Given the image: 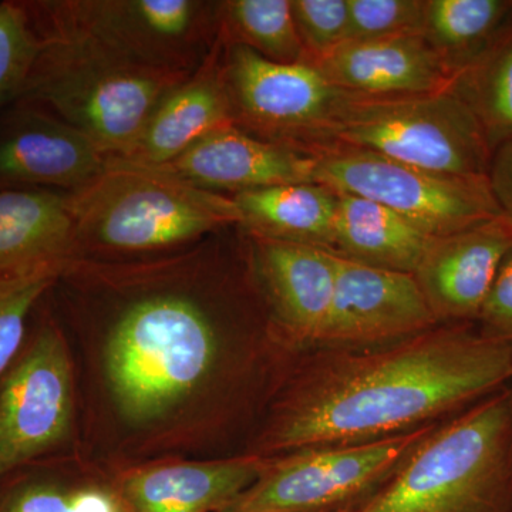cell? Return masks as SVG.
<instances>
[{
    "mask_svg": "<svg viewBox=\"0 0 512 512\" xmlns=\"http://www.w3.org/2000/svg\"><path fill=\"white\" fill-rule=\"evenodd\" d=\"M512 377V343L436 328L392 345L323 349L282 407L275 451L369 443L436 424Z\"/></svg>",
    "mask_w": 512,
    "mask_h": 512,
    "instance_id": "1",
    "label": "cell"
},
{
    "mask_svg": "<svg viewBox=\"0 0 512 512\" xmlns=\"http://www.w3.org/2000/svg\"><path fill=\"white\" fill-rule=\"evenodd\" d=\"M99 266L123 293L106 345L114 400L127 420L148 423L210 376L220 348L217 312L181 284L183 256L134 269Z\"/></svg>",
    "mask_w": 512,
    "mask_h": 512,
    "instance_id": "2",
    "label": "cell"
},
{
    "mask_svg": "<svg viewBox=\"0 0 512 512\" xmlns=\"http://www.w3.org/2000/svg\"><path fill=\"white\" fill-rule=\"evenodd\" d=\"M35 28L42 47L20 99L76 128L107 160L123 154L158 103L191 77L134 62L92 37Z\"/></svg>",
    "mask_w": 512,
    "mask_h": 512,
    "instance_id": "3",
    "label": "cell"
},
{
    "mask_svg": "<svg viewBox=\"0 0 512 512\" xmlns=\"http://www.w3.org/2000/svg\"><path fill=\"white\" fill-rule=\"evenodd\" d=\"M72 259L87 252L144 255L200 244L241 224L231 195L202 190L154 168L107 163L94 183L69 192Z\"/></svg>",
    "mask_w": 512,
    "mask_h": 512,
    "instance_id": "4",
    "label": "cell"
},
{
    "mask_svg": "<svg viewBox=\"0 0 512 512\" xmlns=\"http://www.w3.org/2000/svg\"><path fill=\"white\" fill-rule=\"evenodd\" d=\"M512 473V394L433 430L356 512H490Z\"/></svg>",
    "mask_w": 512,
    "mask_h": 512,
    "instance_id": "5",
    "label": "cell"
},
{
    "mask_svg": "<svg viewBox=\"0 0 512 512\" xmlns=\"http://www.w3.org/2000/svg\"><path fill=\"white\" fill-rule=\"evenodd\" d=\"M333 143L458 177H488L493 158L476 117L450 90L393 97L352 94L330 128L326 146Z\"/></svg>",
    "mask_w": 512,
    "mask_h": 512,
    "instance_id": "6",
    "label": "cell"
},
{
    "mask_svg": "<svg viewBox=\"0 0 512 512\" xmlns=\"http://www.w3.org/2000/svg\"><path fill=\"white\" fill-rule=\"evenodd\" d=\"M28 6L42 28L92 37L127 59L171 72H197L220 36V2L53 0Z\"/></svg>",
    "mask_w": 512,
    "mask_h": 512,
    "instance_id": "7",
    "label": "cell"
},
{
    "mask_svg": "<svg viewBox=\"0 0 512 512\" xmlns=\"http://www.w3.org/2000/svg\"><path fill=\"white\" fill-rule=\"evenodd\" d=\"M311 156L315 183L379 202L434 238L504 214L488 177L436 173L338 143L316 148Z\"/></svg>",
    "mask_w": 512,
    "mask_h": 512,
    "instance_id": "8",
    "label": "cell"
},
{
    "mask_svg": "<svg viewBox=\"0 0 512 512\" xmlns=\"http://www.w3.org/2000/svg\"><path fill=\"white\" fill-rule=\"evenodd\" d=\"M221 66L234 126L306 154L329 143L340 109L355 94L313 64L272 62L241 45L222 42Z\"/></svg>",
    "mask_w": 512,
    "mask_h": 512,
    "instance_id": "9",
    "label": "cell"
},
{
    "mask_svg": "<svg viewBox=\"0 0 512 512\" xmlns=\"http://www.w3.org/2000/svg\"><path fill=\"white\" fill-rule=\"evenodd\" d=\"M436 424L400 436L293 451L221 512H323L390 478Z\"/></svg>",
    "mask_w": 512,
    "mask_h": 512,
    "instance_id": "10",
    "label": "cell"
},
{
    "mask_svg": "<svg viewBox=\"0 0 512 512\" xmlns=\"http://www.w3.org/2000/svg\"><path fill=\"white\" fill-rule=\"evenodd\" d=\"M72 416L66 342L47 326L15 357L0 384V478L62 443Z\"/></svg>",
    "mask_w": 512,
    "mask_h": 512,
    "instance_id": "11",
    "label": "cell"
},
{
    "mask_svg": "<svg viewBox=\"0 0 512 512\" xmlns=\"http://www.w3.org/2000/svg\"><path fill=\"white\" fill-rule=\"evenodd\" d=\"M336 256L335 293L318 348H377L440 325L414 275Z\"/></svg>",
    "mask_w": 512,
    "mask_h": 512,
    "instance_id": "12",
    "label": "cell"
},
{
    "mask_svg": "<svg viewBox=\"0 0 512 512\" xmlns=\"http://www.w3.org/2000/svg\"><path fill=\"white\" fill-rule=\"evenodd\" d=\"M154 170L205 191L234 195L275 185L315 183L316 160L232 124L212 131L180 157Z\"/></svg>",
    "mask_w": 512,
    "mask_h": 512,
    "instance_id": "13",
    "label": "cell"
},
{
    "mask_svg": "<svg viewBox=\"0 0 512 512\" xmlns=\"http://www.w3.org/2000/svg\"><path fill=\"white\" fill-rule=\"evenodd\" d=\"M512 249V220L503 214L439 238L414 272L439 323L478 318L501 262Z\"/></svg>",
    "mask_w": 512,
    "mask_h": 512,
    "instance_id": "14",
    "label": "cell"
},
{
    "mask_svg": "<svg viewBox=\"0 0 512 512\" xmlns=\"http://www.w3.org/2000/svg\"><path fill=\"white\" fill-rule=\"evenodd\" d=\"M247 235L255 281L296 342L316 346L336 284L338 256L326 249Z\"/></svg>",
    "mask_w": 512,
    "mask_h": 512,
    "instance_id": "15",
    "label": "cell"
},
{
    "mask_svg": "<svg viewBox=\"0 0 512 512\" xmlns=\"http://www.w3.org/2000/svg\"><path fill=\"white\" fill-rule=\"evenodd\" d=\"M222 42L200 69L158 103L140 134L107 163L157 168L171 163L212 131L234 124L221 66Z\"/></svg>",
    "mask_w": 512,
    "mask_h": 512,
    "instance_id": "16",
    "label": "cell"
},
{
    "mask_svg": "<svg viewBox=\"0 0 512 512\" xmlns=\"http://www.w3.org/2000/svg\"><path fill=\"white\" fill-rule=\"evenodd\" d=\"M30 109L0 138V187L77 192L106 171L107 158L89 138L45 110Z\"/></svg>",
    "mask_w": 512,
    "mask_h": 512,
    "instance_id": "17",
    "label": "cell"
},
{
    "mask_svg": "<svg viewBox=\"0 0 512 512\" xmlns=\"http://www.w3.org/2000/svg\"><path fill=\"white\" fill-rule=\"evenodd\" d=\"M313 66L339 89L359 96L444 92L453 82L423 33L346 42Z\"/></svg>",
    "mask_w": 512,
    "mask_h": 512,
    "instance_id": "18",
    "label": "cell"
},
{
    "mask_svg": "<svg viewBox=\"0 0 512 512\" xmlns=\"http://www.w3.org/2000/svg\"><path fill=\"white\" fill-rule=\"evenodd\" d=\"M266 466L264 458L251 456L137 471L123 484L127 511L221 512L258 480Z\"/></svg>",
    "mask_w": 512,
    "mask_h": 512,
    "instance_id": "19",
    "label": "cell"
},
{
    "mask_svg": "<svg viewBox=\"0 0 512 512\" xmlns=\"http://www.w3.org/2000/svg\"><path fill=\"white\" fill-rule=\"evenodd\" d=\"M72 247L69 192L0 191V275L62 266Z\"/></svg>",
    "mask_w": 512,
    "mask_h": 512,
    "instance_id": "20",
    "label": "cell"
},
{
    "mask_svg": "<svg viewBox=\"0 0 512 512\" xmlns=\"http://www.w3.org/2000/svg\"><path fill=\"white\" fill-rule=\"evenodd\" d=\"M336 191V190H335ZM338 192L332 252L359 264L412 274L436 239L396 212L359 195Z\"/></svg>",
    "mask_w": 512,
    "mask_h": 512,
    "instance_id": "21",
    "label": "cell"
},
{
    "mask_svg": "<svg viewBox=\"0 0 512 512\" xmlns=\"http://www.w3.org/2000/svg\"><path fill=\"white\" fill-rule=\"evenodd\" d=\"M245 234L332 252L338 192L318 183L285 184L231 195Z\"/></svg>",
    "mask_w": 512,
    "mask_h": 512,
    "instance_id": "22",
    "label": "cell"
},
{
    "mask_svg": "<svg viewBox=\"0 0 512 512\" xmlns=\"http://www.w3.org/2000/svg\"><path fill=\"white\" fill-rule=\"evenodd\" d=\"M511 25V0H426L424 6V39L453 77L483 56Z\"/></svg>",
    "mask_w": 512,
    "mask_h": 512,
    "instance_id": "23",
    "label": "cell"
},
{
    "mask_svg": "<svg viewBox=\"0 0 512 512\" xmlns=\"http://www.w3.org/2000/svg\"><path fill=\"white\" fill-rule=\"evenodd\" d=\"M451 93L466 104L491 151L512 138V25L483 56L453 77Z\"/></svg>",
    "mask_w": 512,
    "mask_h": 512,
    "instance_id": "24",
    "label": "cell"
},
{
    "mask_svg": "<svg viewBox=\"0 0 512 512\" xmlns=\"http://www.w3.org/2000/svg\"><path fill=\"white\" fill-rule=\"evenodd\" d=\"M220 39L276 63H309L293 22L291 0H225L218 6Z\"/></svg>",
    "mask_w": 512,
    "mask_h": 512,
    "instance_id": "25",
    "label": "cell"
},
{
    "mask_svg": "<svg viewBox=\"0 0 512 512\" xmlns=\"http://www.w3.org/2000/svg\"><path fill=\"white\" fill-rule=\"evenodd\" d=\"M66 264L23 274L0 275V375L18 356L30 312L56 285Z\"/></svg>",
    "mask_w": 512,
    "mask_h": 512,
    "instance_id": "26",
    "label": "cell"
},
{
    "mask_svg": "<svg viewBox=\"0 0 512 512\" xmlns=\"http://www.w3.org/2000/svg\"><path fill=\"white\" fill-rule=\"evenodd\" d=\"M40 47L28 2L0 3V104L20 97Z\"/></svg>",
    "mask_w": 512,
    "mask_h": 512,
    "instance_id": "27",
    "label": "cell"
},
{
    "mask_svg": "<svg viewBox=\"0 0 512 512\" xmlns=\"http://www.w3.org/2000/svg\"><path fill=\"white\" fill-rule=\"evenodd\" d=\"M426 0H348V42L423 33Z\"/></svg>",
    "mask_w": 512,
    "mask_h": 512,
    "instance_id": "28",
    "label": "cell"
},
{
    "mask_svg": "<svg viewBox=\"0 0 512 512\" xmlns=\"http://www.w3.org/2000/svg\"><path fill=\"white\" fill-rule=\"evenodd\" d=\"M291 9L309 64L348 42V0H291Z\"/></svg>",
    "mask_w": 512,
    "mask_h": 512,
    "instance_id": "29",
    "label": "cell"
},
{
    "mask_svg": "<svg viewBox=\"0 0 512 512\" xmlns=\"http://www.w3.org/2000/svg\"><path fill=\"white\" fill-rule=\"evenodd\" d=\"M485 335L512 343V249L505 255L478 318Z\"/></svg>",
    "mask_w": 512,
    "mask_h": 512,
    "instance_id": "30",
    "label": "cell"
},
{
    "mask_svg": "<svg viewBox=\"0 0 512 512\" xmlns=\"http://www.w3.org/2000/svg\"><path fill=\"white\" fill-rule=\"evenodd\" d=\"M0 512H72L70 494L53 484H26L0 501Z\"/></svg>",
    "mask_w": 512,
    "mask_h": 512,
    "instance_id": "31",
    "label": "cell"
},
{
    "mask_svg": "<svg viewBox=\"0 0 512 512\" xmlns=\"http://www.w3.org/2000/svg\"><path fill=\"white\" fill-rule=\"evenodd\" d=\"M488 180L501 211L512 220V138L494 151Z\"/></svg>",
    "mask_w": 512,
    "mask_h": 512,
    "instance_id": "32",
    "label": "cell"
},
{
    "mask_svg": "<svg viewBox=\"0 0 512 512\" xmlns=\"http://www.w3.org/2000/svg\"><path fill=\"white\" fill-rule=\"evenodd\" d=\"M72 512H123L111 495L99 490H83L70 494Z\"/></svg>",
    "mask_w": 512,
    "mask_h": 512,
    "instance_id": "33",
    "label": "cell"
},
{
    "mask_svg": "<svg viewBox=\"0 0 512 512\" xmlns=\"http://www.w3.org/2000/svg\"><path fill=\"white\" fill-rule=\"evenodd\" d=\"M323 512H356L355 510H349V508H338V510L323 511Z\"/></svg>",
    "mask_w": 512,
    "mask_h": 512,
    "instance_id": "34",
    "label": "cell"
},
{
    "mask_svg": "<svg viewBox=\"0 0 512 512\" xmlns=\"http://www.w3.org/2000/svg\"><path fill=\"white\" fill-rule=\"evenodd\" d=\"M123 512H128L127 510H123Z\"/></svg>",
    "mask_w": 512,
    "mask_h": 512,
    "instance_id": "35",
    "label": "cell"
}]
</instances>
